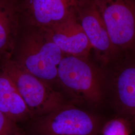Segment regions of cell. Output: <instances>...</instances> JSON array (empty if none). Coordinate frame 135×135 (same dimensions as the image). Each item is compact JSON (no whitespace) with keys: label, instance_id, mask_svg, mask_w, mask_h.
I'll use <instances>...</instances> for the list:
<instances>
[{"label":"cell","instance_id":"cell-5","mask_svg":"<svg viewBox=\"0 0 135 135\" xmlns=\"http://www.w3.org/2000/svg\"><path fill=\"white\" fill-rule=\"evenodd\" d=\"M63 53L46 36L32 35L25 40L16 62L25 70L45 82L57 79Z\"/></svg>","mask_w":135,"mask_h":135},{"label":"cell","instance_id":"cell-2","mask_svg":"<svg viewBox=\"0 0 135 135\" xmlns=\"http://www.w3.org/2000/svg\"><path fill=\"white\" fill-rule=\"evenodd\" d=\"M1 71L10 78L31 114L43 116L66 104L60 93L25 70L16 61L4 60Z\"/></svg>","mask_w":135,"mask_h":135},{"label":"cell","instance_id":"cell-9","mask_svg":"<svg viewBox=\"0 0 135 135\" xmlns=\"http://www.w3.org/2000/svg\"><path fill=\"white\" fill-rule=\"evenodd\" d=\"M35 20L50 27L67 19L76 12L81 0H30Z\"/></svg>","mask_w":135,"mask_h":135},{"label":"cell","instance_id":"cell-4","mask_svg":"<svg viewBox=\"0 0 135 135\" xmlns=\"http://www.w3.org/2000/svg\"><path fill=\"white\" fill-rule=\"evenodd\" d=\"M111 42L119 52L135 50V4L133 0H92Z\"/></svg>","mask_w":135,"mask_h":135},{"label":"cell","instance_id":"cell-1","mask_svg":"<svg viewBox=\"0 0 135 135\" xmlns=\"http://www.w3.org/2000/svg\"><path fill=\"white\" fill-rule=\"evenodd\" d=\"M57 79L65 90L79 101L93 104L102 101L105 79L87 58L63 57L58 66Z\"/></svg>","mask_w":135,"mask_h":135},{"label":"cell","instance_id":"cell-7","mask_svg":"<svg viewBox=\"0 0 135 135\" xmlns=\"http://www.w3.org/2000/svg\"><path fill=\"white\" fill-rule=\"evenodd\" d=\"M45 35L68 55L87 58L92 49L76 12L67 19L50 26Z\"/></svg>","mask_w":135,"mask_h":135},{"label":"cell","instance_id":"cell-10","mask_svg":"<svg viewBox=\"0 0 135 135\" xmlns=\"http://www.w3.org/2000/svg\"><path fill=\"white\" fill-rule=\"evenodd\" d=\"M0 112L15 123L31 114L14 84L2 71H0Z\"/></svg>","mask_w":135,"mask_h":135},{"label":"cell","instance_id":"cell-12","mask_svg":"<svg viewBox=\"0 0 135 135\" xmlns=\"http://www.w3.org/2000/svg\"><path fill=\"white\" fill-rule=\"evenodd\" d=\"M130 133L128 121L123 118H116L103 125L99 135H129Z\"/></svg>","mask_w":135,"mask_h":135},{"label":"cell","instance_id":"cell-15","mask_svg":"<svg viewBox=\"0 0 135 135\" xmlns=\"http://www.w3.org/2000/svg\"><path fill=\"white\" fill-rule=\"evenodd\" d=\"M133 1H134V3H135V0H133Z\"/></svg>","mask_w":135,"mask_h":135},{"label":"cell","instance_id":"cell-3","mask_svg":"<svg viewBox=\"0 0 135 135\" xmlns=\"http://www.w3.org/2000/svg\"><path fill=\"white\" fill-rule=\"evenodd\" d=\"M103 124L95 116L67 104L39 118L37 135H99Z\"/></svg>","mask_w":135,"mask_h":135},{"label":"cell","instance_id":"cell-6","mask_svg":"<svg viewBox=\"0 0 135 135\" xmlns=\"http://www.w3.org/2000/svg\"><path fill=\"white\" fill-rule=\"evenodd\" d=\"M78 19L92 48L104 64L111 62L119 52L111 42L106 27L92 0H81L76 10Z\"/></svg>","mask_w":135,"mask_h":135},{"label":"cell","instance_id":"cell-14","mask_svg":"<svg viewBox=\"0 0 135 135\" xmlns=\"http://www.w3.org/2000/svg\"><path fill=\"white\" fill-rule=\"evenodd\" d=\"M13 135H25L24 134L22 133V132H20L18 130V129H17V130L16 131V132H15L14 134Z\"/></svg>","mask_w":135,"mask_h":135},{"label":"cell","instance_id":"cell-13","mask_svg":"<svg viewBox=\"0 0 135 135\" xmlns=\"http://www.w3.org/2000/svg\"><path fill=\"white\" fill-rule=\"evenodd\" d=\"M17 129L15 122L0 112V135H13Z\"/></svg>","mask_w":135,"mask_h":135},{"label":"cell","instance_id":"cell-8","mask_svg":"<svg viewBox=\"0 0 135 135\" xmlns=\"http://www.w3.org/2000/svg\"><path fill=\"white\" fill-rule=\"evenodd\" d=\"M112 89L118 108L135 123V62L118 69L112 80Z\"/></svg>","mask_w":135,"mask_h":135},{"label":"cell","instance_id":"cell-11","mask_svg":"<svg viewBox=\"0 0 135 135\" xmlns=\"http://www.w3.org/2000/svg\"><path fill=\"white\" fill-rule=\"evenodd\" d=\"M13 26V14L6 0H0V53L10 46Z\"/></svg>","mask_w":135,"mask_h":135}]
</instances>
